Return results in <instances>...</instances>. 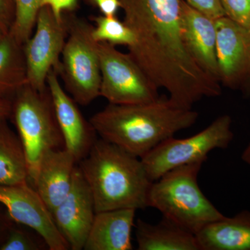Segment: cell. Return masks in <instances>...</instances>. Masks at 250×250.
<instances>
[{"label":"cell","instance_id":"obj_1","mask_svg":"<svg viewBox=\"0 0 250 250\" xmlns=\"http://www.w3.org/2000/svg\"><path fill=\"white\" fill-rule=\"evenodd\" d=\"M184 0H119L123 22L136 41L129 54L158 88L177 106L192 108L222 93L220 82L197 65L188 52L181 27Z\"/></svg>","mask_w":250,"mask_h":250},{"label":"cell","instance_id":"obj_2","mask_svg":"<svg viewBox=\"0 0 250 250\" xmlns=\"http://www.w3.org/2000/svg\"><path fill=\"white\" fill-rule=\"evenodd\" d=\"M198 113L166 97L152 103L108 104L90 118L100 139L142 158L166 140L196 123Z\"/></svg>","mask_w":250,"mask_h":250},{"label":"cell","instance_id":"obj_3","mask_svg":"<svg viewBox=\"0 0 250 250\" xmlns=\"http://www.w3.org/2000/svg\"><path fill=\"white\" fill-rule=\"evenodd\" d=\"M78 166L91 190L96 213L147 208L153 181L141 158L98 139Z\"/></svg>","mask_w":250,"mask_h":250},{"label":"cell","instance_id":"obj_4","mask_svg":"<svg viewBox=\"0 0 250 250\" xmlns=\"http://www.w3.org/2000/svg\"><path fill=\"white\" fill-rule=\"evenodd\" d=\"M204 163H192L168 171L152 182L148 194V207L195 235L225 216L199 187L197 179Z\"/></svg>","mask_w":250,"mask_h":250},{"label":"cell","instance_id":"obj_5","mask_svg":"<svg viewBox=\"0 0 250 250\" xmlns=\"http://www.w3.org/2000/svg\"><path fill=\"white\" fill-rule=\"evenodd\" d=\"M11 118L24 147L33 187L42 156L65 148L48 86L39 91L28 83L23 85L13 97Z\"/></svg>","mask_w":250,"mask_h":250},{"label":"cell","instance_id":"obj_6","mask_svg":"<svg viewBox=\"0 0 250 250\" xmlns=\"http://www.w3.org/2000/svg\"><path fill=\"white\" fill-rule=\"evenodd\" d=\"M67 36L61 56L58 72L64 89L81 106L100 97L101 70L98 42L93 25L71 12L63 13Z\"/></svg>","mask_w":250,"mask_h":250},{"label":"cell","instance_id":"obj_7","mask_svg":"<svg viewBox=\"0 0 250 250\" xmlns=\"http://www.w3.org/2000/svg\"><path fill=\"white\" fill-rule=\"evenodd\" d=\"M232 120L229 115L217 118L205 129L185 139L171 137L141 158L153 182L172 169L208 159L211 151L227 149L234 135Z\"/></svg>","mask_w":250,"mask_h":250},{"label":"cell","instance_id":"obj_8","mask_svg":"<svg viewBox=\"0 0 250 250\" xmlns=\"http://www.w3.org/2000/svg\"><path fill=\"white\" fill-rule=\"evenodd\" d=\"M101 70L100 97L112 104L152 103L160 98L159 88L129 53L116 45L98 42Z\"/></svg>","mask_w":250,"mask_h":250},{"label":"cell","instance_id":"obj_9","mask_svg":"<svg viewBox=\"0 0 250 250\" xmlns=\"http://www.w3.org/2000/svg\"><path fill=\"white\" fill-rule=\"evenodd\" d=\"M67 36L64 17L63 21H59L48 6L41 7L34 33L23 45L27 83L34 89L43 91L47 88V78L51 70L54 69L58 73Z\"/></svg>","mask_w":250,"mask_h":250},{"label":"cell","instance_id":"obj_10","mask_svg":"<svg viewBox=\"0 0 250 250\" xmlns=\"http://www.w3.org/2000/svg\"><path fill=\"white\" fill-rule=\"evenodd\" d=\"M0 203L16 223L39 234L49 250H70L56 225L52 212L30 184L0 185Z\"/></svg>","mask_w":250,"mask_h":250},{"label":"cell","instance_id":"obj_11","mask_svg":"<svg viewBox=\"0 0 250 250\" xmlns=\"http://www.w3.org/2000/svg\"><path fill=\"white\" fill-rule=\"evenodd\" d=\"M215 26L219 82L243 91L250 80V31L227 16L215 20Z\"/></svg>","mask_w":250,"mask_h":250},{"label":"cell","instance_id":"obj_12","mask_svg":"<svg viewBox=\"0 0 250 250\" xmlns=\"http://www.w3.org/2000/svg\"><path fill=\"white\" fill-rule=\"evenodd\" d=\"M95 214L91 190L77 164L70 192L52 212L56 225L70 250H83Z\"/></svg>","mask_w":250,"mask_h":250},{"label":"cell","instance_id":"obj_13","mask_svg":"<svg viewBox=\"0 0 250 250\" xmlns=\"http://www.w3.org/2000/svg\"><path fill=\"white\" fill-rule=\"evenodd\" d=\"M56 115L62 130L65 148L77 162L85 158L97 141V133L90 121L82 114L78 104L61 84L58 73L52 69L47 78Z\"/></svg>","mask_w":250,"mask_h":250},{"label":"cell","instance_id":"obj_14","mask_svg":"<svg viewBox=\"0 0 250 250\" xmlns=\"http://www.w3.org/2000/svg\"><path fill=\"white\" fill-rule=\"evenodd\" d=\"M181 27L184 44L194 62L208 76L219 82L215 20L194 9L184 0Z\"/></svg>","mask_w":250,"mask_h":250},{"label":"cell","instance_id":"obj_15","mask_svg":"<svg viewBox=\"0 0 250 250\" xmlns=\"http://www.w3.org/2000/svg\"><path fill=\"white\" fill-rule=\"evenodd\" d=\"M77 164L65 148L49 151L41 159L33 187L52 213L70 192Z\"/></svg>","mask_w":250,"mask_h":250},{"label":"cell","instance_id":"obj_16","mask_svg":"<svg viewBox=\"0 0 250 250\" xmlns=\"http://www.w3.org/2000/svg\"><path fill=\"white\" fill-rule=\"evenodd\" d=\"M136 210L121 208L97 212L84 250H131Z\"/></svg>","mask_w":250,"mask_h":250},{"label":"cell","instance_id":"obj_17","mask_svg":"<svg viewBox=\"0 0 250 250\" xmlns=\"http://www.w3.org/2000/svg\"><path fill=\"white\" fill-rule=\"evenodd\" d=\"M196 237L200 250H250V211L208 224Z\"/></svg>","mask_w":250,"mask_h":250},{"label":"cell","instance_id":"obj_18","mask_svg":"<svg viewBox=\"0 0 250 250\" xmlns=\"http://www.w3.org/2000/svg\"><path fill=\"white\" fill-rule=\"evenodd\" d=\"M135 231L139 250H200L196 235L164 217L156 224L138 219Z\"/></svg>","mask_w":250,"mask_h":250},{"label":"cell","instance_id":"obj_19","mask_svg":"<svg viewBox=\"0 0 250 250\" xmlns=\"http://www.w3.org/2000/svg\"><path fill=\"white\" fill-rule=\"evenodd\" d=\"M29 183L24 147L7 121H0V185Z\"/></svg>","mask_w":250,"mask_h":250},{"label":"cell","instance_id":"obj_20","mask_svg":"<svg viewBox=\"0 0 250 250\" xmlns=\"http://www.w3.org/2000/svg\"><path fill=\"white\" fill-rule=\"evenodd\" d=\"M27 83L23 45L10 34L0 41V98H13Z\"/></svg>","mask_w":250,"mask_h":250},{"label":"cell","instance_id":"obj_21","mask_svg":"<svg viewBox=\"0 0 250 250\" xmlns=\"http://www.w3.org/2000/svg\"><path fill=\"white\" fill-rule=\"evenodd\" d=\"M90 20L95 23L93 36L97 42L105 41L113 45H125L129 48L136 41L134 32L116 16L106 17L101 15L93 16Z\"/></svg>","mask_w":250,"mask_h":250},{"label":"cell","instance_id":"obj_22","mask_svg":"<svg viewBox=\"0 0 250 250\" xmlns=\"http://www.w3.org/2000/svg\"><path fill=\"white\" fill-rule=\"evenodd\" d=\"M15 19L9 34L21 45L33 34L36 27L41 0H14Z\"/></svg>","mask_w":250,"mask_h":250},{"label":"cell","instance_id":"obj_23","mask_svg":"<svg viewBox=\"0 0 250 250\" xmlns=\"http://www.w3.org/2000/svg\"><path fill=\"white\" fill-rule=\"evenodd\" d=\"M45 248L47 245L41 236L34 237L22 230L13 229L0 246V250H41Z\"/></svg>","mask_w":250,"mask_h":250},{"label":"cell","instance_id":"obj_24","mask_svg":"<svg viewBox=\"0 0 250 250\" xmlns=\"http://www.w3.org/2000/svg\"><path fill=\"white\" fill-rule=\"evenodd\" d=\"M225 16L250 31V0H220Z\"/></svg>","mask_w":250,"mask_h":250},{"label":"cell","instance_id":"obj_25","mask_svg":"<svg viewBox=\"0 0 250 250\" xmlns=\"http://www.w3.org/2000/svg\"><path fill=\"white\" fill-rule=\"evenodd\" d=\"M187 4L213 20L225 16L220 0H185Z\"/></svg>","mask_w":250,"mask_h":250},{"label":"cell","instance_id":"obj_26","mask_svg":"<svg viewBox=\"0 0 250 250\" xmlns=\"http://www.w3.org/2000/svg\"><path fill=\"white\" fill-rule=\"evenodd\" d=\"M79 0H41L40 6H48L59 21H63V13L72 12L78 7Z\"/></svg>","mask_w":250,"mask_h":250},{"label":"cell","instance_id":"obj_27","mask_svg":"<svg viewBox=\"0 0 250 250\" xmlns=\"http://www.w3.org/2000/svg\"><path fill=\"white\" fill-rule=\"evenodd\" d=\"M14 0H0V27L9 34L15 19Z\"/></svg>","mask_w":250,"mask_h":250},{"label":"cell","instance_id":"obj_28","mask_svg":"<svg viewBox=\"0 0 250 250\" xmlns=\"http://www.w3.org/2000/svg\"><path fill=\"white\" fill-rule=\"evenodd\" d=\"M89 4L98 8L103 16L115 17L121 9L119 0H88Z\"/></svg>","mask_w":250,"mask_h":250},{"label":"cell","instance_id":"obj_29","mask_svg":"<svg viewBox=\"0 0 250 250\" xmlns=\"http://www.w3.org/2000/svg\"><path fill=\"white\" fill-rule=\"evenodd\" d=\"M12 99L0 98V121H7L9 118H11Z\"/></svg>","mask_w":250,"mask_h":250},{"label":"cell","instance_id":"obj_30","mask_svg":"<svg viewBox=\"0 0 250 250\" xmlns=\"http://www.w3.org/2000/svg\"><path fill=\"white\" fill-rule=\"evenodd\" d=\"M241 159L243 162L250 166V141L242 153Z\"/></svg>","mask_w":250,"mask_h":250},{"label":"cell","instance_id":"obj_31","mask_svg":"<svg viewBox=\"0 0 250 250\" xmlns=\"http://www.w3.org/2000/svg\"><path fill=\"white\" fill-rule=\"evenodd\" d=\"M243 92L246 95H250V80L249 82H248V85H246V88H245Z\"/></svg>","mask_w":250,"mask_h":250},{"label":"cell","instance_id":"obj_32","mask_svg":"<svg viewBox=\"0 0 250 250\" xmlns=\"http://www.w3.org/2000/svg\"><path fill=\"white\" fill-rule=\"evenodd\" d=\"M6 35H7V34H5L4 31H3L2 29H1V27H0V41L2 40V39H4V36Z\"/></svg>","mask_w":250,"mask_h":250}]
</instances>
